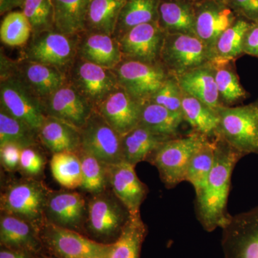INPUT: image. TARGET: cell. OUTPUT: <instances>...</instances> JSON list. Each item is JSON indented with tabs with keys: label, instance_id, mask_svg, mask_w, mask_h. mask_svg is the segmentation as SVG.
<instances>
[{
	"label": "cell",
	"instance_id": "obj_1",
	"mask_svg": "<svg viewBox=\"0 0 258 258\" xmlns=\"http://www.w3.org/2000/svg\"><path fill=\"white\" fill-rule=\"evenodd\" d=\"M215 161L208 181L196 194V212L199 222L209 232L223 228L230 221L227 211L231 178L236 164L244 157L221 137L214 138Z\"/></svg>",
	"mask_w": 258,
	"mask_h": 258
},
{
	"label": "cell",
	"instance_id": "obj_2",
	"mask_svg": "<svg viewBox=\"0 0 258 258\" xmlns=\"http://www.w3.org/2000/svg\"><path fill=\"white\" fill-rule=\"evenodd\" d=\"M50 191L35 178L11 180L2 189L1 213L23 219L40 231L47 222L45 207Z\"/></svg>",
	"mask_w": 258,
	"mask_h": 258
},
{
	"label": "cell",
	"instance_id": "obj_3",
	"mask_svg": "<svg viewBox=\"0 0 258 258\" xmlns=\"http://www.w3.org/2000/svg\"><path fill=\"white\" fill-rule=\"evenodd\" d=\"M131 215L111 189L91 195L88 200L85 235L101 243H113L119 237Z\"/></svg>",
	"mask_w": 258,
	"mask_h": 258
},
{
	"label": "cell",
	"instance_id": "obj_4",
	"mask_svg": "<svg viewBox=\"0 0 258 258\" xmlns=\"http://www.w3.org/2000/svg\"><path fill=\"white\" fill-rule=\"evenodd\" d=\"M208 137L192 132L169 139L153 154L148 162L157 168L162 182L168 189L185 181L190 160Z\"/></svg>",
	"mask_w": 258,
	"mask_h": 258
},
{
	"label": "cell",
	"instance_id": "obj_5",
	"mask_svg": "<svg viewBox=\"0 0 258 258\" xmlns=\"http://www.w3.org/2000/svg\"><path fill=\"white\" fill-rule=\"evenodd\" d=\"M217 135L244 156L258 154V101L218 111Z\"/></svg>",
	"mask_w": 258,
	"mask_h": 258
},
{
	"label": "cell",
	"instance_id": "obj_6",
	"mask_svg": "<svg viewBox=\"0 0 258 258\" xmlns=\"http://www.w3.org/2000/svg\"><path fill=\"white\" fill-rule=\"evenodd\" d=\"M79 39V35H68L55 30L32 34L20 59L53 66L67 74L77 57Z\"/></svg>",
	"mask_w": 258,
	"mask_h": 258
},
{
	"label": "cell",
	"instance_id": "obj_7",
	"mask_svg": "<svg viewBox=\"0 0 258 258\" xmlns=\"http://www.w3.org/2000/svg\"><path fill=\"white\" fill-rule=\"evenodd\" d=\"M40 236L45 252L57 258H105L109 246L47 222Z\"/></svg>",
	"mask_w": 258,
	"mask_h": 258
},
{
	"label": "cell",
	"instance_id": "obj_8",
	"mask_svg": "<svg viewBox=\"0 0 258 258\" xmlns=\"http://www.w3.org/2000/svg\"><path fill=\"white\" fill-rule=\"evenodd\" d=\"M208 46L196 35L168 34L161 52V62L171 76L181 75L212 62Z\"/></svg>",
	"mask_w": 258,
	"mask_h": 258
},
{
	"label": "cell",
	"instance_id": "obj_9",
	"mask_svg": "<svg viewBox=\"0 0 258 258\" xmlns=\"http://www.w3.org/2000/svg\"><path fill=\"white\" fill-rule=\"evenodd\" d=\"M112 71L120 87L139 102L149 101L171 76L161 63L126 59Z\"/></svg>",
	"mask_w": 258,
	"mask_h": 258
},
{
	"label": "cell",
	"instance_id": "obj_10",
	"mask_svg": "<svg viewBox=\"0 0 258 258\" xmlns=\"http://www.w3.org/2000/svg\"><path fill=\"white\" fill-rule=\"evenodd\" d=\"M0 106L37 134L47 116L41 100L15 74L0 79Z\"/></svg>",
	"mask_w": 258,
	"mask_h": 258
},
{
	"label": "cell",
	"instance_id": "obj_11",
	"mask_svg": "<svg viewBox=\"0 0 258 258\" xmlns=\"http://www.w3.org/2000/svg\"><path fill=\"white\" fill-rule=\"evenodd\" d=\"M68 82L96 108L119 87L111 69L76 57L67 71Z\"/></svg>",
	"mask_w": 258,
	"mask_h": 258
},
{
	"label": "cell",
	"instance_id": "obj_12",
	"mask_svg": "<svg viewBox=\"0 0 258 258\" xmlns=\"http://www.w3.org/2000/svg\"><path fill=\"white\" fill-rule=\"evenodd\" d=\"M81 150L106 165L123 161L121 136L96 109L80 129Z\"/></svg>",
	"mask_w": 258,
	"mask_h": 258
},
{
	"label": "cell",
	"instance_id": "obj_13",
	"mask_svg": "<svg viewBox=\"0 0 258 258\" xmlns=\"http://www.w3.org/2000/svg\"><path fill=\"white\" fill-rule=\"evenodd\" d=\"M222 230L225 258H258V206L231 217Z\"/></svg>",
	"mask_w": 258,
	"mask_h": 258
},
{
	"label": "cell",
	"instance_id": "obj_14",
	"mask_svg": "<svg viewBox=\"0 0 258 258\" xmlns=\"http://www.w3.org/2000/svg\"><path fill=\"white\" fill-rule=\"evenodd\" d=\"M166 35L157 22L134 27L118 39L123 59L161 63V52Z\"/></svg>",
	"mask_w": 258,
	"mask_h": 258
},
{
	"label": "cell",
	"instance_id": "obj_15",
	"mask_svg": "<svg viewBox=\"0 0 258 258\" xmlns=\"http://www.w3.org/2000/svg\"><path fill=\"white\" fill-rule=\"evenodd\" d=\"M88 200L74 190H50L45 207L46 221L84 234Z\"/></svg>",
	"mask_w": 258,
	"mask_h": 258
},
{
	"label": "cell",
	"instance_id": "obj_16",
	"mask_svg": "<svg viewBox=\"0 0 258 258\" xmlns=\"http://www.w3.org/2000/svg\"><path fill=\"white\" fill-rule=\"evenodd\" d=\"M195 13L196 36L212 53L218 37L235 23L238 16L228 5L216 0H196Z\"/></svg>",
	"mask_w": 258,
	"mask_h": 258
},
{
	"label": "cell",
	"instance_id": "obj_17",
	"mask_svg": "<svg viewBox=\"0 0 258 258\" xmlns=\"http://www.w3.org/2000/svg\"><path fill=\"white\" fill-rule=\"evenodd\" d=\"M47 116L67 122L81 129L87 122L94 106L69 82L43 102Z\"/></svg>",
	"mask_w": 258,
	"mask_h": 258
},
{
	"label": "cell",
	"instance_id": "obj_18",
	"mask_svg": "<svg viewBox=\"0 0 258 258\" xmlns=\"http://www.w3.org/2000/svg\"><path fill=\"white\" fill-rule=\"evenodd\" d=\"M107 172L109 189L128 209L131 215L141 214V206L147 198L149 189L139 179L135 166L123 161L107 165Z\"/></svg>",
	"mask_w": 258,
	"mask_h": 258
},
{
	"label": "cell",
	"instance_id": "obj_19",
	"mask_svg": "<svg viewBox=\"0 0 258 258\" xmlns=\"http://www.w3.org/2000/svg\"><path fill=\"white\" fill-rule=\"evenodd\" d=\"M141 106L142 102L119 86L95 109L123 137L139 124Z\"/></svg>",
	"mask_w": 258,
	"mask_h": 258
},
{
	"label": "cell",
	"instance_id": "obj_20",
	"mask_svg": "<svg viewBox=\"0 0 258 258\" xmlns=\"http://www.w3.org/2000/svg\"><path fill=\"white\" fill-rule=\"evenodd\" d=\"M0 244L5 248L38 257L45 252L40 231L20 217L1 213Z\"/></svg>",
	"mask_w": 258,
	"mask_h": 258
},
{
	"label": "cell",
	"instance_id": "obj_21",
	"mask_svg": "<svg viewBox=\"0 0 258 258\" xmlns=\"http://www.w3.org/2000/svg\"><path fill=\"white\" fill-rule=\"evenodd\" d=\"M13 74L18 76L42 103L68 83L67 74L60 69L21 59L16 60Z\"/></svg>",
	"mask_w": 258,
	"mask_h": 258
},
{
	"label": "cell",
	"instance_id": "obj_22",
	"mask_svg": "<svg viewBox=\"0 0 258 258\" xmlns=\"http://www.w3.org/2000/svg\"><path fill=\"white\" fill-rule=\"evenodd\" d=\"M77 57L111 70L123 60L119 42L113 35L88 30L79 35Z\"/></svg>",
	"mask_w": 258,
	"mask_h": 258
},
{
	"label": "cell",
	"instance_id": "obj_23",
	"mask_svg": "<svg viewBox=\"0 0 258 258\" xmlns=\"http://www.w3.org/2000/svg\"><path fill=\"white\" fill-rule=\"evenodd\" d=\"M181 91L196 98L218 113L220 103L215 69L212 62L176 77Z\"/></svg>",
	"mask_w": 258,
	"mask_h": 258
},
{
	"label": "cell",
	"instance_id": "obj_24",
	"mask_svg": "<svg viewBox=\"0 0 258 258\" xmlns=\"http://www.w3.org/2000/svg\"><path fill=\"white\" fill-rule=\"evenodd\" d=\"M195 2L196 0H160L157 23L166 35H196Z\"/></svg>",
	"mask_w": 258,
	"mask_h": 258
},
{
	"label": "cell",
	"instance_id": "obj_25",
	"mask_svg": "<svg viewBox=\"0 0 258 258\" xmlns=\"http://www.w3.org/2000/svg\"><path fill=\"white\" fill-rule=\"evenodd\" d=\"M40 144L52 154L79 152L81 150L80 129L64 120L46 116L38 132Z\"/></svg>",
	"mask_w": 258,
	"mask_h": 258
},
{
	"label": "cell",
	"instance_id": "obj_26",
	"mask_svg": "<svg viewBox=\"0 0 258 258\" xmlns=\"http://www.w3.org/2000/svg\"><path fill=\"white\" fill-rule=\"evenodd\" d=\"M184 121L182 113L167 109L154 102H142L139 125L166 139L180 137L179 130Z\"/></svg>",
	"mask_w": 258,
	"mask_h": 258
},
{
	"label": "cell",
	"instance_id": "obj_27",
	"mask_svg": "<svg viewBox=\"0 0 258 258\" xmlns=\"http://www.w3.org/2000/svg\"><path fill=\"white\" fill-rule=\"evenodd\" d=\"M167 140L169 139L157 135L139 124L121 137L123 161L134 166L142 161H148Z\"/></svg>",
	"mask_w": 258,
	"mask_h": 258
},
{
	"label": "cell",
	"instance_id": "obj_28",
	"mask_svg": "<svg viewBox=\"0 0 258 258\" xmlns=\"http://www.w3.org/2000/svg\"><path fill=\"white\" fill-rule=\"evenodd\" d=\"M148 234L141 214L131 215L119 237L109 244L105 258H141L142 244Z\"/></svg>",
	"mask_w": 258,
	"mask_h": 258
},
{
	"label": "cell",
	"instance_id": "obj_29",
	"mask_svg": "<svg viewBox=\"0 0 258 258\" xmlns=\"http://www.w3.org/2000/svg\"><path fill=\"white\" fill-rule=\"evenodd\" d=\"M55 30L68 35H79L86 30V16L91 0H51Z\"/></svg>",
	"mask_w": 258,
	"mask_h": 258
},
{
	"label": "cell",
	"instance_id": "obj_30",
	"mask_svg": "<svg viewBox=\"0 0 258 258\" xmlns=\"http://www.w3.org/2000/svg\"><path fill=\"white\" fill-rule=\"evenodd\" d=\"M181 93V113L184 121L191 126L192 132L209 139L215 138L220 124L218 113L195 97L183 91Z\"/></svg>",
	"mask_w": 258,
	"mask_h": 258
},
{
	"label": "cell",
	"instance_id": "obj_31",
	"mask_svg": "<svg viewBox=\"0 0 258 258\" xmlns=\"http://www.w3.org/2000/svg\"><path fill=\"white\" fill-rule=\"evenodd\" d=\"M127 0H91L86 30L114 35L122 8Z\"/></svg>",
	"mask_w": 258,
	"mask_h": 258
},
{
	"label": "cell",
	"instance_id": "obj_32",
	"mask_svg": "<svg viewBox=\"0 0 258 258\" xmlns=\"http://www.w3.org/2000/svg\"><path fill=\"white\" fill-rule=\"evenodd\" d=\"M159 3L160 0H127L120 12L113 36L118 40L137 25L158 22Z\"/></svg>",
	"mask_w": 258,
	"mask_h": 258
},
{
	"label": "cell",
	"instance_id": "obj_33",
	"mask_svg": "<svg viewBox=\"0 0 258 258\" xmlns=\"http://www.w3.org/2000/svg\"><path fill=\"white\" fill-rule=\"evenodd\" d=\"M215 69V81L223 106H235L247 98L245 90L242 88L233 68V61H212Z\"/></svg>",
	"mask_w": 258,
	"mask_h": 258
},
{
	"label": "cell",
	"instance_id": "obj_34",
	"mask_svg": "<svg viewBox=\"0 0 258 258\" xmlns=\"http://www.w3.org/2000/svg\"><path fill=\"white\" fill-rule=\"evenodd\" d=\"M252 25L249 20L238 17L235 23L217 39L212 50V61H233L243 55L244 35Z\"/></svg>",
	"mask_w": 258,
	"mask_h": 258
},
{
	"label": "cell",
	"instance_id": "obj_35",
	"mask_svg": "<svg viewBox=\"0 0 258 258\" xmlns=\"http://www.w3.org/2000/svg\"><path fill=\"white\" fill-rule=\"evenodd\" d=\"M50 169L55 181L66 189L74 190L82 184V167L77 153L60 152L52 154Z\"/></svg>",
	"mask_w": 258,
	"mask_h": 258
},
{
	"label": "cell",
	"instance_id": "obj_36",
	"mask_svg": "<svg viewBox=\"0 0 258 258\" xmlns=\"http://www.w3.org/2000/svg\"><path fill=\"white\" fill-rule=\"evenodd\" d=\"M215 151L214 139H208L191 157L185 181L192 185L196 194L207 184L215 161Z\"/></svg>",
	"mask_w": 258,
	"mask_h": 258
},
{
	"label": "cell",
	"instance_id": "obj_37",
	"mask_svg": "<svg viewBox=\"0 0 258 258\" xmlns=\"http://www.w3.org/2000/svg\"><path fill=\"white\" fill-rule=\"evenodd\" d=\"M15 143L27 148L38 146V134L23 120L0 108V146Z\"/></svg>",
	"mask_w": 258,
	"mask_h": 258
},
{
	"label": "cell",
	"instance_id": "obj_38",
	"mask_svg": "<svg viewBox=\"0 0 258 258\" xmlns=\"http://www.w3.org/2000/svg\"><path fill=\"white\" fill-rule=\"evenodd\" d=\"M32 28L22 11H13L6 14L0 26V40L5 45L24 47L30 41Z\"/></svg>",
	"mask_w": 258,
	"mask_h": 258
},
{
	"label": "cell",
	"instance_id": "obj_39",
	"mask_svg": "<svg viewBox=\"0 0 258 258\" xmlns=\"http://www.w3.org/2000/svg\"><path fill=\"white\" fill-rule=\"evenodd\" d=\"M83 181L81 189L90 195H96L109 189L107 165L91 154L80 150Z\"/></svg>",
	"mask_w": 258,
	"mask_h": 258
},
{
	"label": "cell",
	"instance_id": "obj_40",
	"mask_svg": "<svg viewBox=\"0 0 258 258\" xmlns=\"http://www.w3.org/2000/svg\"><path fill=\"white\" fill-rule=\"evenodd\" d=\"M22 12L31 25L32 34L55 30L51 0H25Z\"/></svg>",
	"mask_w": 258,
	"mask_h": 258
},
{
	"label": "cell",
	"instance_id": "obj_41",
	"mask_svg": "<svg viewBox=\"0 0 258 258\" xmlns=\"http://www.w3.org/2000/svg\"><path fill=\"white\" fill-rule=\"evenodd\" d=\"M181 98L182 93L177 79L170 76L149 101L165 107L170 111L181 113Z\"/></svg>",
	"mask_w": 258,
	"mask_h": 258
},
{
	"label": "cell",
	"instance_id": "obj_42",
	"mask_svg": "<svg viewBox=\"0 0 258 258\" xmlns=\"http://www.w3.org/2000/svg\"><path fill=\"white\" fill-rule=\"evenodd\" d=\"M45 164L46 159L37 146L24 148L20 163V171L23 174L28 177H37L43 173Z\"/></svg>",
	"mask_w": 258,
	"mask_h": 258
},
{
	"label": "cell",
	"instance_id": "obj_43",
	"mask_svg": "<svg viewBox=\"0 0 258 258\" xmlns=\"http://www.w3.org/2000/svg\"><path fill=\"white\" fill-rule=\"evenodd\" d=\"M23 148L15 143L0 146V159L5 170L13 172L20 170V157Z\"/></svg>",
	"mask_w": 258,
	"mask_h": 258
},
{
	"label": "cell",
	"instance_id": "obj_44",
	"mask_svg": "<svg viewBox=\"0 0 258 258\" xmlns=\"http://www.w3.org/2000/svg\"><path fill=\"white\" fill-rule=\"evenodd\" d=\"M226 4L235 11L237 16L258 24V0H227Z\"/></svg>",
	"mask_w": 258,
	"mask_h": 258
},
{
	"label": "cell",
	"instance_id": "obj_45",
	"mask_svg": "<svg viewBox=\"0 0 258 258\" xmlns=\"http://www.w3.org/2000/svg\"><path fill=\"white\" fill-rule=\"evenodd\" d=\"M243 53L258 57V24L252 23L248 30L244 35Z\"/></svg>",
	"mask_w": 258,
	"mask_h": 258
},
{
	"label": "cell",
	"instance_id": "obj_46",
	"mask_svg": "<svg viewBox=\"0 0 258 258\" xmlns=\"http://www.w3.org/2000/svg\"><path fill=\"white\" fill-rule=\"evenodd\" d=\"M25 0H0V15L8 14L17 8H23Z\"/></svg>",
	"mask_w": 258,
	"mask_h": 258
},
{
	"label": "cell",
	"instance_id": "obj_47",
	"mask_svg": "<svg viewBox=\"0 0 258 258\" xmlns=\"http://www.w3.org/2000/svg\"><path fill=\"white\" fill-rule=\"evenodd\" d=\"M0 258H37V257L25 252H19V251L1 247Z\"/></svg>",
	"mask_w": 258,
	"mask_h": 258
},
{
	"label": "cell",
	"instance_id": "obj_48",
	"mask_svg": "<svg viewBox=\"0 0 258 258\" xmlns=\"http://www.w3.org/2000/svg\"><path fill=\"white\" fill-rule=\"evenodd\" d=\"M37 258H57L55 256L51 255V254L47 253V252H44L43 253L39 255Z\"/></svg>",
	"mask_w": 258,
	"mask_h": 258
},
{
	"label": "cell",
	"instance_id": "obj_49",
	"mask_svg": "<svg viewBox=\"0 0 258 258\" xmlns=\"http://www.w3.org/2000/svg\"><path fill=\"white\" fill-rule=\"evenodd\" d=\"M216 1L222 2V3H227V0H216Z\"/></svg>",
	"mask_w": 258,
	"mask_h": 258
}]
</instances>
